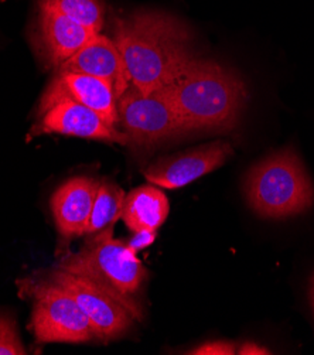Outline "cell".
I'll list each match as a JSON object with an SVG mask.
<instances>
[{
  "label": "cell",
  "mask_w": 314,
  "mask_h": 355,
  "mask_svg": "<svg viewBox=\"0 0 314 355\" xmlns=\"http://www.w3.org/2000/svg\"><path fill=\"white\" fill-rule=\"evenodd\" d=\"M114 34L130 85L142 94L173 84L195 58L189 27L163 12L142 10L116 19Z\"/></svg>",
  "instance_id": "1"
},
{
  "label": "cell",
  "mask_w": 314,
  "mask_h": 355,
  "mask_svg": "<svg viewBox=\"0 0 314 355\" xmlns=\"http://www.w3.org/2000/svg\"><path fill=\"white\" fill-rule=\"evenodd\" d=\"M170 94L189 132L234 129L248 101L247 87L234 71L198 57L170 84Z\"/></svg>",
  "instance_id": "2"
},
{
  "label": "cell",
  "mask_w": 314,
  "mask_h": 355,
  "mask_svg": "<svg viewBox=\"0 0 314 355\" xmlns=\"http://www.w3.org/2000/svg\"><path fill=\"white\" fill-rule=\"evenodd\" d=\"M245 196L259 217L285 220L311 208L314 186L297 153L284 149L269 155L250 170Z\"/></svg>",
  "instance_id": "3"
},
{
  "label": "cell",
  "mask_w": 314,
  "mask_h": 355,
  "mask_svg": "<svg viewBox=\"0 0 314 355\" xmlns=\"http://www.w3.org/2000/svg\"><path fill=\"white\" fill-rule=\"evenodd\" d=\"M55 268L91 279L123 300L137 320L142 318L133 297L146 280L148 269L126 242L114 238V227L92 234L80 252L69 254Z\"/></svg>",
  "instance_id": "4"
},
{
  "label": "cell",
  "mask_w": 314,
  "mask_h": 355,
  "mask_svg": "<svg viewBox=\"0 0 314 355\" xmlns=\"http://www.w3.org/2000/svg\"><path fill=\"white\" fill-rule=\"evenodd\" d=\"M20 288L34 300L31 330L39 343L80 344L96 338L84 311L58 283L51 279L23 280Z\"/></svg>",
  "instance_id": "5"
},
{
  "label": "cell",
  "mask_w": 314,
  "mask_h": 355,
  "mask_svg": "<svg viewBox=\"0 0 314 355\" xmlns=\"http://www.w3.org/2000/svg\"><path fill=\"white\" fill-rule=\"evenodd\" d=\"M118 115L128 145L141 149H153L189 132L173 102L170 85L150 94L130 85L118 99Z\"/></svg>",
  "instance_id": "6"
},
{
  "label": "cell",
  "mask_w": 314,
  "mask_h": 355,
  "mask_svg": "<svg viewBox=\"0 0 314 355\" xmlns=\"http://www.w3.org/2000/svg\"><path fill=\"white\" fill-rule=\"evenodd\" d=\"M49 279L74 297L92 324L96 340H115L132 327L133 318H136L132 309L91 279L57 268L49 273Z\"/></svg>",
  "instance_id": "7"
},
{
  "label": "cell",
  "mask_w": 314,
  "mask_h": 355,
  "mask_svg": "<svg viewBox=\"0 0 314 355\" xmlns=\"http://www.w3.org/2000/svg\"><path fill=\"white\" fill-rule=\"evenodd\" d=\"M231 155V145L227 141L218 140L187 152L160 157L152 163L143 174L145 179L153 186L176 190L217 170L228 160Z\"/></svg>",
  "instance_id": "8"
},
{
  "label": "cell",
  "mask_w": 314,
  "mask_h": 355,
  "mask_svg": "<svg viewBox=\"0 0 314 355\" xmlns=\"http://www.w3.org/2000/svg\"><path fill=\"white\" fill-rule=\"evenodd\" d=\"M55 133L82 139L128 145L123 132L105 122L96 112L73 99L61 98L40 111V121L31 129V135Z\"/></svg>",
  "instance_id": "9"
},
{
  "label": "cell",
  "mask_w": 314,
  "mask_h": 355,
  "mask_svg": "<svg viewBox=\"0 0 314 355\" xmlns=\"http://www.w3.org/2000/svg\"><path fill=\"white\" fill-rule=\"evenodd\" d=\"M68 98L96 112L111 126H118V98L112 87L101 78H95L80 73H61L57 76L43 95L40 111L57 99Z\"/></svg>",
  "instance_id": "10"
},
{
  "label": "cell",
  "mask_w": 314,
  "mask_h": 355,
  "mask_svg": "<svg viewBox=\"0 0 314 355\" xmlns=\"http://www.w3.org/2000/svg\"><path fill=\"white\" fill-rule=\"evenodd\" d=\"M57 71L80 73L107 81L119 99L130 87L122 54L114 42L103 34H96L78 53L62 62Z\"/></svg>",
  "instance_id": "11"
},
{
  "label": "cell",
  "mask_w": 314,
  "mask_h": 355,
  "mask_svg": "<svg viewBox=\"0 0 314 355\" xmlns=\"http://www.w3.org/2000/svg\"><path fill=\"white\" fill-rule=\"evenodd\" d=\"M96 34L99 33L58 12L40 8L36 34L37 46L44 60L53 67L58 68L71 58Z\"/></svg>",
  "instance_id": "12"
},
{
  "label": "cell",
  "mask_w": 314,
  "mask_h": 355,
  "mask_svg": "<svg viewBox=\"0 0 314 355\" xmlns=\"http://www.w3.org/2000/svg\"><path fill=\"white\" fill-rule=\"evenodd\" d=\"M101 180L78 175L62 183L53 194L50 205L58 232L64 236L85 235Z\"/></svg>",
  "instance_id": "13"
},
{
  "label": "cell",
  "mask_w": 314,
  "mask_h": 355,
  "mask_svg": "<svg viewBox=\"0 0 314 355\" xmlns=\"http://www.w3.org/2000/svg\"><path fill=\"white\" fill-rule=\"evenodd\" d=\"M170 204L167 196L153 184L141 186L126 194L122 220L132 231H157L168 217Z\"/></svg>",
  "instance_id": "14"
},
{
  "label": "cell",
  "mask_w": 314,
  "mask_h": 355,
  "mask_svg": "<svg viewBox=\"0 0 314 355\" xmlns=\"http://www.w3.org/2000/svg\"><path fill=\"white\" fill-rule=\"evenodd\" d=\"M126 193L114 182L102 180L99 183L85 235L96 234L108 227H114L122 217Z\"/></svg>",
  "instance_id": "15"
},
{
  "label": "cell",
  "mask_w": 314,
  "mask_h": 355,
  "mask_svg": "<svg viewBox=\"0 0 314 355\" xmlns=\"http://www.w3.org/2000/svg\"><path fill=\"white\" fill-rule=\"evenodd\" d=\"M39 6L58 12L96 33L103 27L105 8L101 0H40Z\"/></svg>",
  "instance_id": "16"
},
{
  "label": "cell",
  "mask_w": 314,
  "mask_h": 355,
  "mask_svg": "<svg viewBox=\"0 0 314 355\" xmlns=\"http://www.w3.org/2000/svg\"><path fill=\"white\" fill-rule=\"evenodd\" d=\"M27 354L13 318L0 314V355Z\"/></svg>",
  "instance_id": "17"
},
{
  "label": "cell",
  "mask_w": 314,
  "mask_h": 355,
  "mask_svg": "<svg viewBox=\"0 0 314 355\" xmlns=\"http://www.w3.org/2000/svg\"><path fill=\"white\" fill-rule=\"evenodd\" d=\"M236 344L231 341H207L195 348H191L186 354L190 355H234L236 354Z\"/></svg>",
  "instance_id": "18"
},
{
  "label": "cell",
  "mask_w": 314,
  "mask_h": 355,
  "mask_svg": "<svg viewBox=\"0 0 314 355\" xmlns=\"http://www.w3.org/2000/svg\"><path fill=\"white\" fill-rule=\"evenodd\" d=\"M156 235H157V231H149V230L136 231L133 232V236L126 243L134 254H137L141 250H145V248L152 245L156 239Z\"/></svg>",
  "instance_id": "19"
},
{
  "label": "cell",
  "mask_w": 314,
  "mask_h": 355,
  "mask_svg": "<svg viewBox=\"0 0 314 355\" xmlns=\"http://www.w3.org/2000/svg\"><path fill=\"white\" fill-rule=\"evenodd\" d=\"M236 354H239V355H269L272 352L268 348H265L256 343H245L236 349Z\"/></svg>",
  "instance_id": "20"
},
{
  "label": "cell",
  "mask_w": 314,
  "mask_h": 355,
  "mask_svg": "<svg viewBox=\"0 0 314 355\" xmlns=\"http://www.w3.org/2000/svg\"><path fill=\"white\" fill-rule=\"evenodd\" d=\"M311 299H313V306H314V282H313V289H311Z\"/></svg>",
  "instance_id": "21"
}]
</instances>
